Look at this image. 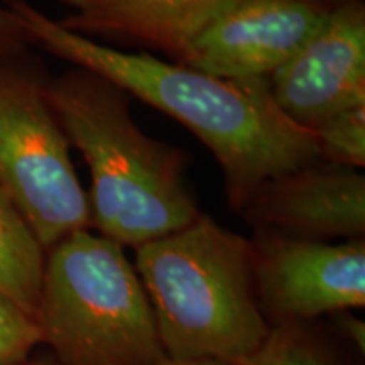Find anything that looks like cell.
<instances>
[{"label": "cell", "mask_w": 365, "mask_h": 365, "mask_svg": "<svg viewBox=\"0 0 365 365\" xmlns=\"http://www.w3.org/2000/svg\"><path fill=\"white\" fill-rule=\"evenodd\" d=\"M36 323L58 365H161L149 298L124 247L78 230L46 252Z\"/></svg>", "instance_id": "277c9868"}, {"label": "cell", "mask_w": 365, "mask_h": 365, "mask_svg": "<svg viewBox=\"0 0 365 365\" xmlns=\"http://www.w3.org/2000/svg\"><path fill=\"white\" fill-rule=\"evenodd\" d=\"M161 365H232L227 362H220V360H170Z\"/></svg>", "instance_id": "e0dca14e"}, {"label": "cell", "mask_w": 365, "mask_h": 365, "mask_svg": "<svg viewBox=\"0 0 365 365\" xmlns=\"http://www.w3.org/2000/svg\"><path fill=\"white\" fill-rule=\"evenodd\" d=\"M39 344L41 333L36 319L0 293V365L26 362Z\"/></svg>", "instance_id": "5bb4252c"}, {"label": "cell", "mask_w": 365, "mask_h": 365, "mask_svg": "<svg viewBox=\"0 0 365 365\" xmlns=\"http://www.w3.org/2000/svg\"><path fill=\"white\" fill-rule=\"evenodd\" d=\"M240 213L259 232L319 242L362 239L365 176L319 159L267 181Z\"/></svg>", "instance_id": "9c48e42d"}, {"label": "cell", "mask_w": 365, "mask_h": 365, "mask_svg": "<svg viewBox=\"0 0 365 365\" xmlns=\"http://www.w3.org/2000/svg\"><path fill=\"white\" fill-rule=\"evenodd\" d=\"M71 16L61 22L81 36L132 41L178 63L205 27L242 0H63Z\"/></svg>", "instance_id": "30bf717a"}, {"label": "cell", "mask_w": 365, "mask_h": 365, "mask_svg": "<svg viewBox=\"0 0 365 365\" xmlns=\"http://www.w3.org/2000/svg\"><path fill=\"white\" fill-rule=\"evenodd\" d=\"M46 252L0 188V293L38 318Z\"/></svg>", "instance_id": "8fae6325"}, {"label": "cell", "mask_w": 365, "mask_h": 365, "mask_svg": "<svg viewBox=\"0 0 365 365\" xmlns=\"http://www.w3.org/2000/svg\"><path fill=\"white\" fill-rule=\"evenodd\" d=\"M9 12L46 51L98 73L198 137L220 166L235 212L267 181L319 161L317 134L277 108L269 80H222L148 53L118 51L73 33L24 0H9Z\"/></svg>", "instance_id": "6da1fadb"}, {"label": "cell", "mask_w": 365, "mask_h": 365, "mask_svg": "<svg viewBox=\"0 0 365 365\" xmlns=\"http://www.w3.org/2000/svg\"><path fill=\"white\" fill-rule=\"evenodd\" d=\"M319 159L362 170L365 164V105L346 108L314 129Z\"/></svg>", "instance_id": "4fadbf2b"}, {"label": "cell", "mask_w": 365, "mask_h": 365, "mask_svg": "<svg viewBox=\"0 0 365 365\" xmlns=\"http://www.w3.org/2000/svg\"><path fill=\"white\" fill-rule=\"evenodd\" d=\"M170 360L245 365L269 339L254 282L252 240L200 215L182 230L135 249Z\"/></svg>", "instance_id": "3957f363"}, {"label": "cell", "mask_w": 365, "mask_h": 365, "mask_svg": "<svg viewBox=\"0 0 365 365\" xmlns=\"http://www.w3.org/2000/svg\"><path fill=\"white\" fill-rule=\"evenodd\" d=\"M19 365H58L56 360L54 359H48V360H26V362H22Z\"/></svg>", "instance_id": "d6986e66"}, {"label": "cell", "mask_w": 365, "mask_h": 365, "mask_svg": "<svg viewBox=\"0 0 365 365\" xmlns=\"http://www.w3.org/2000/svg\"><path fill=\"white\" fill-rule=\"evenodd\" d=\"M245 365H336L308 325L272 327L262 349Z\"/></svg>", "instance_id": "7c38bea8"}, {"label": "cell", "mask_w": 365, "mask_h": 365, "mask_svg": "<svg viewBox=\"0 0 365 365\" xmlns=\"http://www.w3.org/2000/svg\"><path fill=\"white\" fill-rule=\"evenodd\" d=\"M17 36H24L21 33L19 26L16 24V19L9 11L0 9V49L7 48Z\"/></svg>", "instance_id": "2e32d148"}, {"label": "cell", "mask_w": 365, "mask_h": 365, "mask_svg": "<svg viewBox=\"0 0 365 365\" xmlns=\"http://www.w3.org/2000/svg\"><path fill=\"white\" fill-rule=\"evenodd\" d=\"M252 250L255 293L272 327L365 307L364 239L330 244L259 232Z\"/></svg>", "instance_id": "8992f818"}, {"label": "cell", "mask_w": 365, "mask_h": 365, "mask_svg": "<svg viewBox=\"0 0 365 365\" xmlns=\"http://www.w3.org/2000/svg\"><path fill=\"white\" fill-rule=\"evenodd\" d=\"M339 327L341 330V335L352 341V344L357 346V350L364 352V349H365V323L362 322V319L355 318V317H352V314L340 313Z\"/></svg>", "instance_id": "9a60e30c"}, {"label": "cell", "mask_w": 365, "mask_h": 365, "mask_svg": "<svg viewBox=\"0 0 365 365\" xmlns=\"http://www.w3.org/2000/svg\"><path fill=\"white\" fill-rule=\"evenodd\" d=\"M277 108L313 130L365 105V9L349 0L328 11L314 33L269 80Z\"/></svg>", "instance_id": "52a82bcc"}, {"label": "cell", "mask_w": 365, "mask_h": 365, "mask_svg": "<svg viewBox=\"0 0 365 365\" xmlns=\"http://www.w3.org/2000/svg\"><path fill=\"white\" fill-rule=\"evenodd\" d=\"M44 93L90 170L91 227L100 235L139 249L202 215L185 181L186 153L144 134L120 86L76 66Z\"/></svg>", "instance_id": "7a4b0ae2"}, {"label": "cell", "mask_w": 365, "mask_h": 365, "mask_svg": "<svg viewBox=\"0 0 365 365\" xmlns=\"http://www.w3.org/2000/svg\"><path fill=\"white\" fill-rule=\"evenodd\" d=\"M328 11L312 0H242L196 36L181 63L222 80H271Z\"/></svg>", "instance_id": "ba28073f"}, {"label": "cell", "mask_w": 365, "mask_h": 365, "mask_svg": "<svg viewBox=\"0 0 365 365\" xmlns=\"http://www.w3.org/2000/svg\"><path fill=\"white\" fill-rule=\"evenodd\" d=\"M0 188L44 252L90 230L88 193L44 90L12 75H0Z\"/></svg>", "instance_id": "5b68a950"}, {"label": "cell", "mask_w": 365, "mask_h": 365, "mask_svg": "<svg viewBox=\"0 0 365 365\" xmlns=\"http://www.w3.org/2000/svg\"><path fill=\"white\" fill-rule=\"evenodd\" d=\"M312 2H317L319 6L327 7V9H333V7H339L341 4L349 2V0H312Z\"/></svg>", "instance_id": "ac0fdd59"}]
</instances>
